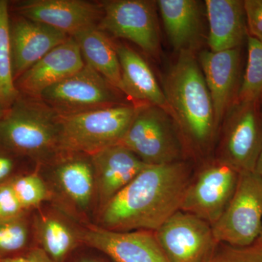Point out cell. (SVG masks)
I'll list each match as a JSON object with an SVG mask.
<instances>
[{
  "instance_id": "1",
  "label": "cell",
  "mask_w": 262,
  "mask_h": 262,
  "mask_svg": "<svg viewBox=\"0 0 262 262\" xmlns=\"http://www.w3.org/2000/svg\"><path fill=\"white\" fill-rule=\"evenodd\" d=\"M191 178L190 166L184 160L148 165L101 207V227L118 232H155L180 210Z\"/></svg>"
},
{
  "instance_id": "2",
  "label": "cell",
  "mask_w": 262,
  "mask_h": 262,
  "mask_svg": "<svg viewBox=\"0 0 262 262\" xmlns=\"http://www.w3.org/2000/svg\"><path fill=\"white\" fill-rule=\"evenodd\" d=\"M179 53L163 90L184 146L203 155L211 149L219 130L213 102L194 52Z\"/></svg>"
},
{
  "instance_id": "3",
  "label": "cell",
  "mask_w": 262,
  "mask_h": 262,
  "mask_svg": "<svg viewBox=\"0 0 262 262\" xmlns=\"http://www.w3.org/2000/svg\"><path fill=\"white\" fill-rule=\"evenodd\" d=\"M61 116L37 98L19 94L0 120V144L15 155L48 160L61 154Z\"/></svg>"
},
{
  "instance_id": "4",
  "label": "cell",
  "mask_w": 262,
  "mask_h": 262,
  "mask_svg": "<svg viewBox=\"0 0 262 262\" xmlns=\"http://www.w3.org/2000/svg\"><path fill=\"white\" fill-rule=\"evenodd\" d=\"M136 112L134 104L120 103L87 113L61 116L62 152L92 155L108 146L120 144Z\"/></svg>"
},
{
  "instance_id": "5",
  "label": "cell",
  "mask_w": 262,
  "mask_h": 262,
  "mask_svg": "<svg viewBox=\"0 0 262 262\" xmlns=\"http://www.w3.org/2000/svg\"><path fill=\"white\" fill-rule=\"evenodd\" d=\"M136 107L120 144L148 165L182 161L184 144L173 117L158 106Z\"/></svg>"
},
{
  "instance_id": "6",
  "label": "cell",
  "mask_w": 262,
  "mask_h": 262,
  "mask_svg": "<svg viewBox=\"0 0 262 262\" xmlns=\"http://www.w3.org/2000/svg\"><path fill=\"white\" fill-rule=\"evenodd\" d=\"M262 225V179L252 172L239 173L228 206L212 225L219 244L244 247L254 244Z\"/></svg>"
},
{
  "instance_id": "7",
  "label": "cell",
  "mask_w": 262,
  "mask_h": 262,
  "mask_svg": "<svg viewBox=\"0 0 262 262\" xmlns=\"http://www.w3.org/2000/svg\"><path fill=\"white\" fill-rule=\"evenodd\" d=\"M259 105L236 102L223 120L217 160L239 173L254 171L262 147Z\"/></svg>"
},
{
  "instance_id": "8",
  "label": "cell",
  "mask_w": 262,
  "mask_h": 262,
  "mask_svg": "<svg viewBox=\"0 0 262 262\" xmlns=\"http://www.w3.org/2000/svg\"><path fill=\"white\" fill-rule=\"evenodd\" d=\"M119 92L85 64L75 75L43 91L38 98L60 116H70L123 103Z\"/></svg>"
},
{
  "instance_id": "9",
  "label": "cell",
  "mask_w": 262,
  "mask_h": 262,
  "mask_svg": "<svg viewBox=\"0 0 262 262\" xmlns=\"http://www.w3.org/2000/svg\"><path fill=\"white\" fill-rule=\"evenodd\" d=\"M101 5L103 15L97 27L100 30L134 42L150 56L158 54L160 39L156 2L110 0Z\"/></svg>"
},
{
  "instance_id": "10",
  "label": "cell",
  "mask_w": 262,
  "mask_h": 262,
  "mask_svg": "<svg viewBox=\"0 0 262 262\" xmlns=\"http://www.w3.org/2000/svg\"><path fill=\"white\" fill-rule=\"evenodd\" d=\"M238 177L237 170L220 160L203 165L186 188L181 211L214 225L228 206Z\"/></svg>"
},
{
  "instance_id": "11",
  "label": "cell",
  "mask_w": 262,
  "mask_h": 262,
  "mask_svg": "<svg viewBox=\"0 0 262 262\" xmlns=\"http://www.w3.org/2000/svg\"><path fill=\"white\" fill-rule=\"evenodd\" d=\"M154 233L169 262H206L219 244L210 224L181 210Z\"/></svg>"
},
{
  "instance_id": "12",
  "label": "cell",
  "mask_w": 262,
  "mask_h": 262,
  "mask_svg": "<svg viewBox=\"0 0 262 262\" xmlns=\"http://www.w3.org/2000/svg\"><path fill=\"white\" fill-rule=\"evenodd\" d=\"M12 10L70 37L98 27L103 15L101 4L84 0H21L12 3Z\"/></svg>"
},
{
  "instance_id": "13",
  "label": "cell",
  "mask_w": 262,
  "mask_h": 262,
  "mask_svg": "<svg viewBox=\"0 0 262 262\" xmlns=\"http://www.w3.org/2000/svg\"><path fill=\"white\" fill-rule=\"evenodd\" d=\"M80 237L115 262H169L151 231L118 232L92 226Z\"/></svg>"
},
{
  "instance_id": "14",
  "label": "cell",
  "mask_w": 262,
  "mask_h": 262,
  "mask_svg": "<svg viewBox=\"0 0 262 262\" xmlns=\"http://www.w3.org/2000/svg\"><path fill=\"white\" fill-rule=\"evenodd\" d=\"M199 61L213 102L215 123L220 128L226 115L237 102L241 84V48L203 51Z\"/></svg>"
},
{
  "instance_id": "15",
  "label": "cell",
  "mask_w": 262,
  "mask_h": 262,
  "mask_svg": "<svg viewBox=\"0 0 262 262\" xmlns=\"http://www.w3.org/2000/svg\"><path fill=\"white\" fill-rule=\"evenodd\" d=\"M85 65L73 37L57 46L15 81L19 94L39 98L43 91L82 70Z\"/></svg>"
},
{
  "instance_id": "16",
  "label": "cell",
  "mask_w": 262,
  "mask_h": 262,
  "mask_svg": "<svg viewBox=\"0 0 262 262\" xmlns=\"http://www.w3.org/2000/svg\"><path fill=\"white\" fill-rule=\"evenodd\" d=\"M12 67L14 81L70 37L20 15L10 16Z\"/></svg>"
},
{
  "instance_id": "17",
  "label": "cell",
  "mask_w": 262,
  "mask_h": 262,
  "mask_svg": "<svg viewBox=\"0 0 262 262\" xmlns=\"http://www.w3.org/2000/svg\"><path fill=\"white\" fill-rule=\"evenodd\" d=\"M90 156L94 168L96 192L101 207L148 166L120 144L108 146Z\"/></svg>"
},
{
  "instance_id": "18",
  "label": "cell",
  "mask_w": 262,
  "mask_h": 262,
  "mask_svg": "<svg viewBox=\"0 0 262 262\" xmlns=\"http://www.w3.org/2000/svg\"><path fill=\"white\" fill-rule=\"evenodd\" d=\"M116 50L121 67L120 92L132 100L135 106H158L173 117L163 88L147 62L128 46H118Z\"/></svg>"
},
{
  "instance_id": "19",
  "label": "cell",
  "mask_w": 262,
  "mask_h": 262,
  "mask_svg": "<svg viewBox=\"0 0 262 262\" xmlns=\"http://www.w3.org/2000/svg\"><path fill=\"white\" fill-rule=\"evenodd\" d=\"M208 18V44L210 51H227L239 48L248 37L244 1L206 0Z\"/></svg>"
},
{
  "instance_id": "20",
  "label": "cell",
  "mask_w": 262,
  "mask_h": 262,
  "mask_svg": "<svg viewBox=\"0 0 262 262\" xmlns=\"http://www.w3.org/2000/svg\"><path fill=\"white\" fill-rule=\"evenodd\" d=\"M170 45L176 51H192L199 46L203 30L202 6L196 0L156 2Z\"/></svg>"
},
{
  "instance_id": "21",
  "label": "cell",
  "mask_w": 262,
  "mask_h": 262,
  "mask_svg": "<svg viewBox=\"0 0 262 262\" xmlns=\"http://www.w3.org/2000/svg\"><path fill=\"white\" fill-rule=\"evenodd\" d=\"M56 164L54 177L66 198L80 210L89 208L96 192L94 168L91 156L65 152Z\"/></svg>"
},
{
  "instance_id": "22",
  "label": "cell",
  "mask_w": 262,
  "mask_h": 262,
  "mask_svg": "<svg viewBox=\"0 0 262 262\" xmlns=\"http://www.w3.org/2000/svg\"><path fill=\"white\" fill-rule=\"evenodd\" d=\"M72 37L80 48L85 64L90 66L120 91L121 67L116 46L104 32L97 27H91Z\"/></svg>"
},
{
  "instance_id": "23",
  "label": "cell",
  "mask_w": 262,
  "mask_h": 262,
  "mask_svg": "<svg viewBox=\"0 0 262 262\" xmlns=\"http://www.w3.org/2000/svg\"><path fill=\"white\" fill-rule=\"evenodd\" d=\"M39 247L55 262H65L80 237L67 222L51 215H41L35 222Z\"/></svg>"
},
{
  "instance_id": "24",
  "label": "cell",
  "mask_w": 262,
  "mask_h": 262,
  "mask_svg": "<svg viewBox=\"0 0 262 262\" xmlns=\"http://www.w3.org/2000/svg\"><path fill=\"white\" fill-rule=\"evenodd\" d=\"M10 3L0 0V97L7 107L19 96L12 67Z\"/></svg>"
},
{
  "instance_id": "25",
  "label": "cell",
  "mask_w": 262,
  "mask_h": 262,
  "mask_svg": "<svg viewBox=\"0 0 262 262\" xmlns=\"http://www.w3.org/2000/svg\"><path fill=\"white\" fill-rule=\"evenodd\" d=\"M248 59L237 102L262 103V43L248 36Z\"/></svg>"
},
{
  "instance_id": "26",
  "label": "cell",
  "mask_w": 262,
  "mask_h": 262,
  "mask_svg": "<svg viewBox=\"0 0 262 262\" xmlns=\"http://www.w3.org/2000/svg\"><path fill=\"white\" fill-rule=\"evenodd\" d=\"M28 222L24 214L0 218V258L15 256L28 244Z\"/></svg>"
},
{
  "instance_id": "27",
  "label": "cell",
  "mask_w": 262,
  "mask_h": 262,
  "mask_svg": "<svg viewBox=\"0 0 262 262\" xmlns=\"http://www.w3.org/2000/svg\"><path fill=\"white\" fill-rule=\"evenodd\" d=\"M8 182L24 210L37 208L51 196L47 185L37 173L13 177Z\"/></svg>"
},
{
  "instance_id": "28",
  "label": "cell",
  "mask_w": 262,
  "mask_h": 262,
  "mask_svg": "<svg viewBox=\"0 0 262 262\" xmlns=\"http://www.w3.org/2000/svg\"><path fill=\"white\" fill-rule=\"evenodd\" d=\"M206 262H262V242L257 239L244 247L218 244Z\"/></svg>"
},
{
  "instance_id": "29",
  "label": "cell",
  "mask_w": 262,
  "mask_h": 262,
  "mask_svg": "<svg viewBox=\"0 0 262 262\" xmlns=\"http://www.w3.org/2000/svg\"><path fill=\"white\" fill-rule=\"evenodd\" d=\"M248 36L262 43V0H245Z\"/></svg>"
},
{
  "instance_id": "30",
  "label": "cell",
  "mask_w": 262,
  "mask_h": 262,
  "mask_svg": "<svg viewBox=\"0 0 262 262\" xmlns=\"http://www.w3.org/2000/svg\"><path fill=\"white\" fill-rule=\"evenodd\" d=\"M22 212L24 209L9 182L0 186V218L14 216Z\"/></svg>"
},
{
  "instance_id": "31",
  "label": "cell",
  "mask_w": 262,
  "mask_h": 262,
  "mask_svg": "<svg viewBox=\"0 0 262 262\" xmlns=\"http://www.w3.org/2000/svg\"><path fill=\"white\" fill-rule=\"evenodd\" d=\"M0 262H55L40 247L33 248L21 255L0 258Z\"/></svg>"
},
{
  "instance_id": "32",
  "label": "cell",
  "mask_w": 262,
  "mask_h": 262,
  "mask_svg": "<svg viewBox=\"0 0 262 262\" xmlns=\"http://www.w3.org/2000/svg\"><path fill=\"white\" fill-rule=\"evenodd\" d=\"M13 153L0 144V186L9 182L13 178L15 168Z\"/></svg>"
},
{
  "instance_id": "33",
  "label": "cell",
  "mask_w": 262,
  "mask_h": 262,
  "mask_svg": "<svg viewBox=\"0 0 262 262\" xmlns=\"http://www.w3.org/2000/svg\"><path fill=\"white\" fill-rule=\"evenodd\" d=\"M254 172L262 179V147L261 151H260L259 156H258L257 162H256Z\"/></svg>"
},
{
  "instance_id": "34",
  "label": "cell",
  "mask_w": 262,
  "mask_h": 262,
  "mask_svg": "<svg viewBox=\"0 0 262 262\" xmlns=\"http://www.w3.org/2000/svg\"><path fill=\"white\" fill-rule=\"evenodd\" d=\"M7 110H8V107H7L6 105L5 104L4 101H3V99L0 97V120L4 117Z\"/></svg>"
},
{
  "instance_id": "35",
  "label": "cell",
  "mask_w": 262,
  "mask_h": 262,
  "mask_svg": "<svg viewBox=\"0 0 262 262\" xmlns=\"http://www.w3.org/2000/svg\"><path fill=\"white\" fill-rule=\"evenodd\" d=\"M76 262H104V261H101V260H100V259H97V258L85 257V258H80V259L77 260V261Z\"/></svg>"
},
{
  "instance_id": "36",
  "label": "cell",
  "mask_w": 262,
  "mask_h": 262,
  "mask_svg": "<svg viewBox=\"0 0 262 262\" xmlns=\"http://www.w3.org/2000/svg\"><path fill=\"white\" fill-rule=\"evenodd\" d=\"M259 239L261 242H262V225H261V232H260L259 237H258V239Z\"/></svg>"
}]
</instances>
